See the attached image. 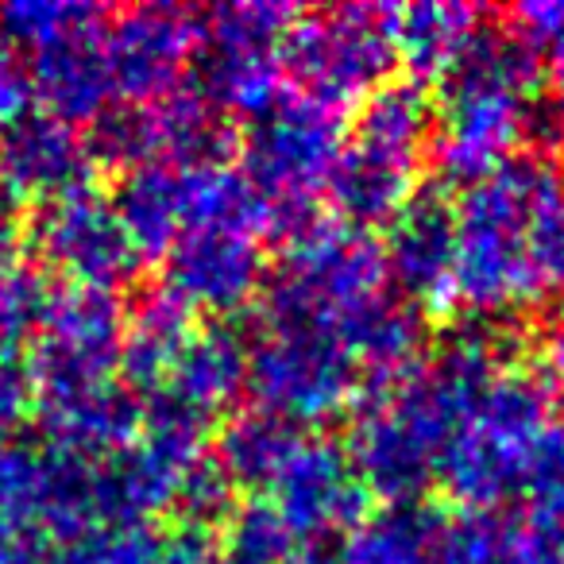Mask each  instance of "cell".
<instances>
[{"instance_id": "obj_4", "label": "cell", "mask_w": 564, "mask_h": 564, "mask_svg": "<svg viewBox=\"0 0 564 564\" xmlns=\"http://www.w3.org/2000/svg\"><path fill=\"white\" fill-rule=\"evenodd\" d=\"M553 422L556 391L541 371L507 364L448 441L437 479L460 510H502L522 499L530 456Z\"/></svg>"}, {"instance_id": "obj_7", "label": "cell", "mask_w": 564, "mask_h": 564, "mask_svg": "<svg viewBox=\"0 0 564 564\" xmlns=\"http://www.w3.org/2000/svg\"><path fill=\"white\" fill-rule=\"evenodd\" d=\"M394 4H340L299 12L282 40V74L294 89L322 101H364L387 86L399 66L391 32Z\"/></svg>"}, {"instance_id": "obj_19", "label": "cell", "mask_w": 564, "mask_h": 564, "mask_svg": "<svg viewBox=\"0 0 564 564\" xmlns=\"http://www.w3.org/2000/svg\"><path fill=\"white\" fill-rule=\"evenodd\" d=\"M35 414L43 425V445L82 456V460H105V456L120 453L140 437L143 425L140 399L120 379L70 394V399L40 402Z\"/></svg>"}, {"instance_id": "obj_3", "label": "cell", "mask_w": 564, "mask_h": 564, "mask_svg": "<svg viewBox=\"0 0 564 564\" xmlns=\"http://www.w3.org/2000/svg\"><path fill=\"white\" fill-rule=\"evenodd\" d=\"M387 294L383 243L337 217H317L267 267L259 291V329H329Z\"/></svg>"}, {"instance_id": "obj_26", "label": "cell", "mask_w": 564, "mask_h": 564, "mask_svg": "<svg viewBox=\"0 0 564 564\" xmlns=\"http://www.w3.org/2000/svg\"><path fill=\"white\" fill-rule=\"evenodd\" d=\"M299 541L286 530L279 510L256 495L236 502V510L217 530V553L213 564H294Z\"/></svg>"}, {"instance_id": "obj_24", "label": "cell", "mask_w": 564, "mask_h": 564, "mask_svg": "<svg viewBox=\"0 0 564 564\" xmlns=\"http://www.w3.org/2000/svg\"><path fill=\"white\" fill-rule=\"evenodd\" d=\"M441 522L445 514L430 499L391 502L371 510L337 549L348 564H430Z\"/></svg>"}, {"instance_id": "obj_29", "label": "cell", "mask_w": 564, "mask_h": 564, "mask_svg": "<svg viewBox=\"0 0 564 564\" xmlns=\"http://www.w3.org/2000/svg\"><path fill=\"white\" fill-rule=\"evenodd\" d=\"M236 502L240 499H236L232 479L220 471L217 456H213V448H209V456L189 468V476H186V484H182L178 499H174L171 514H174V522H194V525H205V530L217 533L220 525H225V518L236 510Z\"/></svg>"}, {"instance_id": "obj_34", "label": "cell", "mask_w": 564, "mask_h": 564, "mask_svg": "<svg viewBox=\"0 0 564 564\" xmlns=\"http://www.w3.org/2000/svg\"><path fill=\"white\" fill-rule=\"evenodd\" d=\"M541 379H545L556 394L564 391V302H561V310L549 317L545 333H541Z\"/></svg>"}, {"instance_id": "obj_38", "label": "cell", "mask_w": 564, "mask_h": 564, "mask_svg": "<svg viewBox=\"0 0 564 564\" xmlns=\"http://www.w3.org/2000/svg\"><path fill=\"white\" fill-rule=\"evenodd\" d=\"M549 564H564V553H561V556H553V561H549Z\"/></svg>"}, {"instance_id": "obj_25", "label": "cell", "mask_w": 564, "mask_h": 564, "mask_svg": "<svg viewBox=\"0 0 564 564\" xmlns=\"http://www.w3.org/2000/svg\"><path fill=\"white\" fill-rule=\"evenodd\" d=\"M430 564H538L533 530L510 510H460L441 522Z\"/></svg>"}, {"instance_id": "obj_16", "label": "cell", "mask_w": 564, "mask_h": 564, "mask_svg": "<svg viewBox=\"0 0 564 564\" xmlns=\"http://www.w3.org/2000/svg\"><path fill=\"white\" fill-rule=\"evenodd\" d=\"M248 391V337L232 322H197L182 352L174 356L163 387L148 399H163L202 422H217Z\"/></svg>"}, {"instance_id": "obj_13", "label": "cell", "mask_w": 564, "mask_h": 564, "mask_svg": "<svg viewBox=\"0 0 564 564\" xmlns=\"http://www.w3.org/2000/svg\"><path fill=\"white\" fill-rule=\"evenodd\" d=\"M387 282H394L406 306L425 317H441L456 306V197L445 182H425L406 205L387 220L383 240Z\"/></svg>"}, {"instance_id": "obj_2", "label": "cell", "mask_w": 564, "mask_h": 564, "mask_svg": "<svg viewBox=\"0 0 564 564\" xmlns=\"http://www.w3.org/2000/svg\"><path fill=\"white\" fill-rule=\"evenodd\" d=\"M561 194L564 171L549 151H518L456 194V306L507 322L545 299L533 267V220Z\"/></svg>"}, {"instance_id": "obj_28", "label": "cell", "mask_w": 564, "mask_h": 564, "mask_svg": "<svg viewBox=\"0 0 564 564\" xmlns=\"http://www.w3.org/2000/svg\"><path fill=\"white\" fill-rule=\"evenodd\" d=\"M522 499L530 502V522L564 530V422L556 417L541 433L538 448L525 468Z\"/></svg>"}, {"instance_id": "obj_35", "label": "cell", "mask_w": 564, "mask_h": 564, "mask_svg": "<svg viewBox=\"0 0 564 564\" xmlns=\"http://www.w3.org/2000/svg\"><path fill=\"white\" fill-rule=\"evenodd\" d=\"M28 243H24V225L0 205V279L12 274L17 267H24Z\"/></svg>"}, {"instance_id": "obj_37", "label": "cell", "mask_w": 564, "mask_h": 564, "mask_svg": "<svg viewBox=\"0 0 564 564\" xmlns=\"http://www.w3.org/2000/svg\"><path fill=\"white\" fill-rule=\"evenodd\" d=\"M294 564H348V561H345V556H340V549L314 545V549H306V553L294 556Z\"/></svg>"}, {"instance_id": "obj_18", "label": "cell", "mask_w": 564, "mask_h": 564, "mask_svg": "<svg viewBox=\"0 0 564 564\" xmlns=\"http://www.w3.org/2000/svg\"><path fill=\"white\" fill-rule=\"evenodd\" d=\"M417 174H422V159L399 155V151L348 135L345 151H340L337 166L329 174L325 197L337 209L333 217L371 232L376 225H387L414 197Z\"/></svg>"}, {"instance_id": "obj_32", "label": "cell", "mask_w": 564, "mask_h": 564, "mask_svg": "<svg viewBox=\"0 0 564 564\" xmlns=\"http://www.w3.org/2000/svg\"><path fill=\"white\" fill-rule=\"evenodd\" d=\"M32 105V82H28V63L4 35H0V132L28 117Z\"/></svg>"}, {"instance_id": "obj_23", "label": "cell", "mask_w": 564, "mask_h": 564, "mask_svg": "<svg viewBox=\"0 0 564 564\" xmlns=\"http://www.w3.org/2000/svg\"><path fill=\"white\" fill-rule=\"evenodd\" d=\"M112 209H117L124 232L132 236L140 259H163L171 243L182 236V186L178 166L151 163L124 171L112 189Z\"/></svg>"}, {"instance_id": "obj_14", "label": "cell", "mask_w": 564, "mask_h": 564, "mask_svg": "<svg viewBox=\"0 0 564 564\" xmlns=\"http://www.w3.org/2000/svg\"><path fill=\"white\" fill-rule=\"evenodd\" d=\"M267 279V256L259 236L236 228H182L163 256V286L194 314L228 322L259 299Z\"/></svg>"}, {"instance_id": "obj_15", "label": "cell", "mask_w": 564, "mask_h": 564, "mask_svg": "<svg viewBox=\"0 0 564 564\" xmlns=\"http://www.w3.org/2000/svg\"><path fill=\"white\" fill-rule=\"evenodd\" d=\"M97 189V163L86 132L47 112H28L0 132V194L17 205H51Z\"/></svg>"}, {"instance_id": "obj_1", "label": "cell", "mask_w": 564, "mask_h": 564, "mask_svg": "<svg viewBox=\"0 0 564 564\" xmlns=\"http://www.w3.org/2000/svg\"><path fill=\"white\" fill-rule=\"evenodd\" d=\"M549 132L541 109V55L510 24H479L437 82L433 159L445 186H471L522 143Z\"/></svg>"}, {"instance_id": "obj_27", "label": "cell", "mask_w": 564, "mask_h": 564, "mask_svg": "<svg viewBox=\"0 0 564 564\" xmlns=\"http://www.w3.org/2000/svg\"><path fill=\"white\" fill-rule=\"evenodd\" d=\"M109 17L97 4H78V0H17V4H0V35L17 51H40L78 28L101 24Z\"/></svg>"}, {"instance_id": "obj_36", "label": "cell", "mask_w": 564, "mask_h": 564, "mask_svg": "<svg viewBox=\"0 0 564 564\" xmlns=\"http://www.w3.org/2000/svg\"><path fill=\"white\" fill-rule=\"evenodd\" d=\"M549 101H545V124L556 140H564V58L553 63V74H549Z\"/></svg>"}, {"instance_id": "obj_33", "label": "cell", "mask_w": 564, "mask_h": 564, "mask_svg": "<svg viewBox=\"0 0 564 564\" xmlns=\"http://www.w3.org/2000/svg\"><path fill=\"white\" fill-rule=\"evenodd\" d=\"M32 414V387L20 364L0 360V437H17Z\"/></svg>"}, {"instance_id": "obj_22", "label": "cell", "mask_w": 564, "mask_h": 564, "mask_svg": "<svg viewBox=\"0 0 564 564\" xmlns=\"http://www.w3.org/2000/svg\"><path fill=\"white\" fill-rule=\"evenodd\" d=\"M479 24H484V12L471 4H441V0L406 4L391 12L394 55L410 70V82L430 86L445 78Z\"/></svg>"}, {"instance_id": "obj_31", "label": "cell", "mask_w": 564, "mask_h": 564, "mask_svg": "<svg viewBox=\"0 0 564 564\" xmlns=\"http://www.w3.org/2000/svg\"><path fill=\"white\" fill-rule=\"evenodd\" d=\"M510 28L530 43L538 55L564 58V0H541V4H518L510 12Z\"/></svg>"}, {"instance_id": "obj_20", "label": "cell", "mask_w": 564, "mask_h": 564, "mask_svg": "<svg viewBox=\"0 0 564 564\" xmlns=\"http://www.w3.org/2000/svg\"><path fill=\"white\" fill-rule=\"evenodd\" d=\"M197 329V314L178 302L163 282L155 291H148L135 310H128L124 322V345H120V383L135 394L148 399L163 387L166 371H171L174 356L182 352V345L189 340V333Z\"/></svg>"}, {"instance_id": "obj_5", "label": "cell", "mask_w": 564, "mask_h": 564, "mask_svg": "<svg viewBox=\"0 0 564 564\" xmlns=\"http://www.w3.org/2000/svg\"><path fill=\"white\" fill-rule=\"evenodd\" d=\"M348 140L345 109L310 97L302 89H286L263 117H256L240 135V171L259 189L267 205V220L279 240H291L322 213L325 186Z\"/></svg>"}, {"instance_id": "obj_21", "label": "cell", "mask_w": 564, "mask_h": 564, "mask_svg": "<svg viewBox=\"0 0 564 564\" xmlns=\"http://www.w3.org/2000/svg\"><path fill=\"white\" fill-rule=\"evenodd\" d=\"M302 437L306 433L299 425L282 422L259 406H243L220 425L217 441H213V456H217L220 471L232 479L236 491L267 495L294 456V448L302 445Z\"/></svg>"}, {"instance_id": "obj_12", "label": "cell", "mask_w": 564, "mask_h": 564, "mask_svg": "<svg viewBox=\"0 0 564 564\" xmlns=\"http://www.w3.org/2000/svg\"><path fill=\"white\" fill-rule=\"evenodd\" d=\"M263 499L279 510L299 545L306 541V549L345 541L371 514V495L356 476L345 445L322 433L302 437Z\"/></svg>"}, {"instance_id": "obj_6", "label": "cell", "mask_w": 564, "mask_h": 564, "mask_svg": "<svg viewBox=\"0 0 564 564\" xmlns=\"http://www.w3.org/2000/svg\"><path fill=\"white\" fill-rule=\"evenodd\" d=\"M299 20L294 4L240 0L202 12V51L189 89L220 117H263L282 94V40Z\"/></svg>"}, {"instance_id": "obj_11", "label": "cell", "mask_w": 564, "mask_h": 564, "mask_svg": "<svg viewBox=\"0 0 564 564\" xmlns=\"http://www.w3.org/2000/svg\"><path fill=\"white\" fill-rule=\"evenodd\" d=\"M101 43L117 101H163L186 89L202 51V12L178 4H135L105 20Z\"/></svg>"}, {"instance_id": "obj_17", "label": "cell", "mask_w": 564, "mask_h": 564, "mask_svg": "<svg viewBox=\"0 0 564 564\" xmlns=\"http://www.w3.org/2000/svg\"><path fill=\"white\" fill-rule=\"evenodd\" d=\"M105 20L101 24L78 28V32L63 35V40L32 51V58H28V82H32V101L43 105L40 112L63 120V124L89 128L109 105H117L109 63H105V43H101Z\"/></svg>"}, {"instance_id": "obj_10", "label": "cell", "mask_w": 564, "mask_h": 564, "mask_svg": "<svg viewBox=\"0 0 564 564\" xmlns=\"http://www.w3.org/2000/svg\"><path fill=\"white\" fill-rule=\"evenodd\" d=\"M24 243L47 271L89 291L120 294L143 271L140 251L112 209V197L97 189L32 209L24 220Z\"/></svg>"}, {"instance_id": "obj_8", "label": "cell", "mask_w": 564, "mask_h": 564, "mask_svg": "<svg viewBox=\"0 0 564 564\" xmlns=\"http://www.w3.org/2000/svg\"><path fill=\"white\" fill-rule=\"evenodd\" d=\"M128 310L117 294L58 282L43 294L35 333L24 348L32 406L94 391L117 379Z\"/></svg>"}, {"instance_id": "obj_9", "label": "cell", "mask_w": 564, "mask_h": 564, "mask_svg": "<svg viewBox=\"0 0 564 564\" xmlns=\"http://www.w3.org/2000/svg\"><path fill=\"white\" fill-rule=\"evenodd\" d=\"M251 406L291 425H329L356 410L360 368L329 329H256L248 340Z\"/></svg>"}, {"instance_id": "obj_30", "label": "cell", "mask_w": 564, "mask_h": 564, "mask_svg": "<svg viewBox=\"0 0 564 564\" xmlns=\"http://www.w3.org/2000/svg\"><path fill=\"white\" fill-rule=\"evenodd\" d=\"M43 294H47V282L32 267H17L0 279V360H12L20 348H28Z\"/></svg>"}]
</instances>
